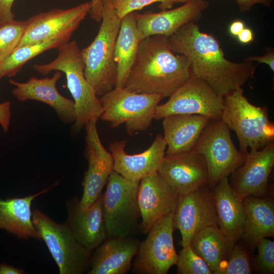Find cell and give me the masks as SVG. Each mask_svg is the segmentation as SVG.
Wrapping results in <instances>:
<instances>
[{
  "instance_id": "f1b7e54d",
  "label": "cell",
  "mask_w": 274,
  "mask_h": 274,
  "mask_svg": "<svg viewBox=\"0 0 274 274\" xmlns=\"http://www.w3.org/2000/svg\"><path fill=\"white\" fill-rule=\"evenodd\" d=\"M72 35V33H65L17 47L2 61L4 77L14 76L29 60L47 50L59 48L70 41Z\"/></svg>"
},
{
  "instance_id": "e0dca14e",
  "label": "cell",
  "mask_w": 274,
  "mask_h": 274,
  "mask_svg": "<svg viewBox=\"0 0 274 274\" xmlns=\"http://www.w3.org/2000/svg\"><path fill=\"white\" fill-rule=\"evenodd\" d=\"M274 165V142L260 150L251 149L244 164L231 174V187L241 196L262 197Z\"/></svg>"
},
{
  "instance_id": "9a60e30c",
  "label": "cell",
  "mask_w": 274,
  "mask_h": 274,
  "mask_svg": "<svg viewBox=\"0 0 274 274\" xmlns=\"http://www.w3.org/2000/svg\"><path fill=\"white\" fill-rule=\"evenodd\" d=\"M158 173L179 195L209 184L206 161L201 154L194 150L164 156Z\"/></svg>"
},
{
  "instance_id": "6da1fadb",
  "label": "cell",
  "mask_w": 274,
  "mask_h": 274,
  "mask_svg": "<svg viewBox=\"0 0 274 274\" xmlns=\"http://www.w3.org/2000/svg\"><path fill=\"white\" fill-rule=\"evenodd\" d=\"M168 41L174 53L188 60L191 77L205 81L222 97L245 85L253 77L258 64L227 60L218 40L201 32L195 22L182 26Z\"/></svg>"
},
{
  "instance_id": "5b68a950",
  "label": "cell",
  "mask_w": 274,
  "mask_h": 274,
  "mask_svg": "<svg viewBox=\"0 0 274 274\" xmlns=\"http://www.w3.org/2000/svg\"><path fill=\"white\" fill-rule=\"evenodd\" d=\"M221 119L237 136L239 151L246 154L251 149L260 150L274 141V125L266 107L251 104L242 87L223 97Z\"/></svg>"
},
{
  "instance_id": "52a82bcc",
  "label": "cell",
  "mask_w": 274,
  "mask_h": 274,
  "mask_svg": "<svg viewBox=\"0 0 274 274\" xmlns=\"http://www.w3.org/2000/svg\"><path fill=\"white\" fill-rule=\"evenodd\" d=\"M139 182L127 179L114 170L110 175L103 194L104 218L109 237H131L140 229Z\"/></svg>"
},
{
  "instance_id": "4dcf8cb0",
  "label": "cell",
  "mask_w": 274,
  "mask_h": 274,
  "mask_svg": "<svg viewBox=\"0 0 274 274\" xmlns=\"http://www.w3.org/2000/svg\"><path fill=\"white\" fill-rule=\"evenodd\" d=\"M182 248L178 254L176 264L178 273H212L206 262L193 251L190 245Z\"/></svg>"
},
{
  "instance_id": "836d02e7",
  "label": "cell",
  "mask_w": 274,
  "mask_h": 274,
  "mask_svg": "<svg viewBox=\"0 0 274 274\" xmlns=\"http://www.w3.org/2000/svg\"><path fill=\"white\" fill-rule=\"evenodd\" d=\"M256 247L258 255L257 267L259 272L266 274L274 273V242L264 238L260 240Z\"/></svg>"
},
{
  "instance_id": "f546056e",
  "label": "cell",
  "mask_w": 274,
  "mask_h": 274,
  "mask_svg": "<svg viewBox=\"0 0 274 274\" xmlns=\"http://www.w3.org/2000/svg\"><path fill=\"white\" fill-rule=\"evenodd\" d=\"M27 25V21L15 20L0 25V60L8 56L18 46Z\"/></svg>"
},
{
  "instance_id": "7bdbcfd3",
  "label": "cell",
  "mask_w": 274,
  "mask_h": 274,
  "mask_svg": "<svg viewBox=\"0 0 274 274\" xmlns=\"http://www.w3.org/2000/svg\"><path fill=\"white\" fill-rule=\"evenodd\" d=\"M2 61L3 60H0V81L1 79L4 77L3 71H2Z\"/></svg>"
},
{
  "instance_id": "b9f144b4",
  "label": "cell",
  "mask_w": 274,
  "mask_h": 274,
  "mask_svg": "<svg viewBox=\"0 0 274 274\" xmlns=\"http://www.w3.org/2000/svg\"><path fill=\"white\" fill-rule=\"evenodd\" d=\"M244 27V23L242 21L240 20L234 21L230 25L229 31L232 35L237 36L245 28Z\"/></svg>"
},
{
  "instance_id": "d4e9b609",
  "label": "cell",
  "mask_w": 274,
  "mask_h": 274,
  "mask_svg": "<svg viewBox=\"0 0 274 274\" xmlns=\"http://www.w3.org/2000/svg\"><path fill=\"white\" fill-rule=\"evenodd\" d=\"M245 210L243 238L251 248L263 238L274 236V203L271 199L247 196L244 199Z\"/></svg>"
},
{
  "instance_id": "9c48e42d",
  "label": "cell",
  "mask_w": 274,
  "mask_h": 274,
  "mask_svg": "<svg viewBox=\"0 0 274 274\" xmlns=\"http://www.w3.org/2000/svg\"><path fill=\"white\" fill-rule=\"evenodd\" d=\"M32 219L57 264L59 273H83L89 262L91 252L77 241L67 224L55 222L38 210L32 213Z\"/></svg>"
},
{
  "instance_id": "d590c367",
  "label": "cell",
  "mask_w": 274,
  "mask_h": 274,
  "mask_svg": "<svg viewBox=\"0 0 274 274\" xmlns=\"http://www.w3.org/2000/svg\"><path fill=\"white\" fill-rule=\"evenodd\" d=\"M15 0H0V25L14 20L12 11Z\"/></svg>"
},
{
  "instance_id": "30bf717a",
  "label": "cell",
  "mask_w": 274,
  "mask_h": 274,
  "mask_svg": "<svg viewBox=\"0 0 274 274\" xmlns=\"http://www.w3.org/2000/svg\"><path fill=\"white\" fill-rule=\"evenodd\" d=\"M223 103V97L205 81L190 77L165 103L157 106L154 119L178 114L198 115L211 120L220 119Z\"/></svg>"
},
{
  "instance_id": "7402d4cb",
  "label": "cell",
  "mask_w": 274,
  "mask_h": 274,
  "mask_svg": "<svg viewBox=\"0 0 274 274\" xmlns=\"http://www.w3.org/2000/svg\"><path fill=\"white\" fill-rule=\"evenodd\" d=\"M77 241L91 252L107 236L103 213V194L91 206L81 209L78 202L72 203L66 223Z\"/></svg>"
},
{
  "instance_id": "1f68e13d",
  "label": "cell",
  "mask_w": 274,
  "mask_h": 274,
  "mask_svg": "<svg viewBox=\"0 0 274 274\" xmlns=\"http://www.w3.org/2000/svg\"><path fill=\"white\" fill-rule=\"evenodd\" d=\"M252 272L246 249L240 243L234 244L226 266L218 274H249Z\"/></svg>"
},
{
  "instance_id": "603a6c76",
  "label": "cell",
  "mask_w": 274,
  "mask_h": 274,
  "mask_svg": "<svg viewBox=\"0 0 274 274\" xmlns=\"http://www.w3.org/2000/svg\"><path fill=\"white\" fill-rule=\"evenodd\" d=\"M139 241L131 237H109L98 246L91 260L89 274H125L132 267Z\"/></svg>"
},
{
  "instance_id": "ee69618b",
  "label": "cell",
  "mask_w": 274,
  "mask_h": 274,
  "mask_svg": "<svg viewBox=\"0 0 274 274\" xmlns=\"http://www.w3.org/2000/svg\"><path fill=\"white\" fill-rule=\"evenodd\" d=\"M179 2V3H185L187 2L188 0H177Z\"/></svg>"
},
{
  "instance_id": "484cf974",
  "label": "cell",
  "mask_w": 274,
  "mask_h": 274,
  "mask_svg": "<svg viewBox=\"0 0 274 274\" xmlns=\"http://www.w3.org/2000/svg\"><path fill=\"white\" fill-rule=\"evenodd\" d=\"M50 188L25 197L0 199V229L20 238L41 239L32 222L31 205L36 197Z\"/></svg>"
},
{
  "instance_id": "ba28073f",
  "label": "cell",
  "mask_w": 274,
  "mask_h": 274,
  "mask_svg": "<svg viewBox=\"0 0 274 274\" xmlns=\"http://www.w3.org/2000/svg\"><path fill=\"white\" fill-rule=\"evenodd\" d=\"M192 150L204 157L209 170L208 186L213 188L242 166L246 158V154L234 146L230 130L221 119H210Z\"/></svg>"
},
{
  "instance_id": "d6986e66",
  "label": "cell",
  "mask_w": 274,
  "mask_h": 274,
  "mask_svg": "<svg viewBox=\"0 0 274 274\" xmlns=\"http://www.w3.org/2000/svg\"><path fill=\"white\" fill-rule=\"evenodd\" d=\"M126 141L111 143L109 150L114 160V171L133 181L158 172L164 157L166 143L161 134L156 136L151 146L142 153L128 154L125 150Z\"/></svg>"
},
{
  "instance_id": "277c9868",
  "label": "cell",
  "mask_w": 274,
  "mask_h": 274,
  "mask_svg": "<svg viewBox=\"0 0 274 274\" xmlns=\"http://www.w3.org/2000/svg\"><path fill=\"white\" fill-rule=\"evenodd\" d=\"M101 24L93 41L81 50L84 63V75L101 96L115 87L117 77L114 48L120 19L110 0H102Z\"/></svg>"
},
{
  "instance_id": "ab89813d",
  "label": "cell",
  "mask_w": 274,
  "mask_h": 274,
  "mask_svg": "<svg viewBox=\"0 0 274 274\" xmlns=\"http://www.w3.org/2000/svg\"><path fill=\"white\" fill-rule=\"evenodd\" d=\"M239 41L243 44H248L253 40L252 31L248 28H244L237 36Z\"/></svg>"
},
{
  "instance_id": "44dd1931",
  "label": "cell",
  "mask_w": 274,
  "mask_h": 274,
  "mask_svg": "<svg viewBox=\"0 0 274 274\" xmlns=\"http://www.w3.org/2000/svg\"><path fill=\"white\" fill-rule=\"evenodd\" d=\"M218 226L236 243L242 238L245 221L244 198L230 186L228 177L220 180L212 190Z\"/></svg>"
},
{
  "instance_id": "4316f807",
  "label": "cell",
  "mask_w": 274,
  "mask_h": 274,
  "mask_svg": "<svg viewBox=\"0 0 274 274\" xmlns=\"http://www.w3.org/2000/svg\"><path fill=\"white\" fill-rule=\"evenodd\" d=\"M143 39L134 12L120 19L114 48V60L117 67L115 87H124Z\"/></svg>"
},
{
  "instance_id": "7c38bea8",
  "label": "cell",
  "mask_w": 274,
  "mask_h": 274,
  "mask_svg": "<svg viewBox=\"0 0 274 274\" xmlns=\"http://www.w3.org/2000/svg\"><path fill=\"white\" fill-rule=\"evenodd\" d=\"M173 222L174 228L180 232L182 247L189 245L193 236L202 229L218 226L213 192L208 186L179 195Z\"/></svg>"
},
{
  "instance_id": "2e32d148",
  "label": "cell",
  "mask_w": 274,
  "mask_h": 274,
  "mask_svg": "<svg viewBox=\"0 0 274 274\" xmlns=\"http://www.w3.org/2000/svg\"><path fill=\"white\" fill-rule=\"evenodd\" d=\"M179 196L158 172L142 179L138 191L142 232L147 233L158 220L174 213Z\"/></svg>"
},
{
  "instance_id": "8d00e7d4",
  "label": "cell",
  "mask_w": 274,
  "mask_h": 274,
  "mask_svg": "<svg viewBox=\"0 0 274 274\" xmlns=\"http://www.w3.org/2000/svg\"><path fill=\"white\" fill-rule=\"evenodd\" d=\"M272 0H235L242 12L249 11L255 4H261L266 7L270 6Z\"/></svg>"
},
{
  "instance_id": "7a4b0ae2",
  "label": "cell",
  "mask_w": 274,
  "mask_h": 274,
  "mask_svg": "<svg viewBox=\"0 0 274 274\" xmlns=\"http://www.w3.org/2000/svg\"><path fill=\"white\" fill-rule=\"evenodd\" d=\"M190 77L188 60L171 50L168 37L152 36L141 41L124 87L164 98L170 96Z\"/></svg>"
},
{
  "instance_id": "ffe728a7",
  "label": "cell",
  "mask_w": 274,
  "mask_h": 274,
  "mask_svg": "<svg viewBox=\"0 0 274 274\" xmlns=\"http://www.w3.org/2000/svg\"><path fill=\"white\" fill-rule=\"evenodd\" d=\"M61 76V73L56 71L51 77L40 79L32 77L25 82L11 79L9 82L14 87L12 93L18 100L44 102L54 109L63 122L74 123L76 119L74 102L62 95L56 87Z\"/></svg>"
},
{
  "instance_id": "5bb4252c",
  "label": "cell",
  "mask_w": 274,
  "mask_h": 274,
  "mask_svg": "<svg viewBox=\"0 0 274 274\" xmlns=\"http://www.w3.org/2000/svg\"><path fill=\"white\" fill-rule=\"evenodd\" d=\"M91 7L89 2L69 9H55L32 16L27 20L26 29L18 47L65 33L73 34L89 14Z\"/></svg>"
},
{
  "instance_id": "3957f363",
  "label": "cell",
  "mask_w": 274,
  "mask_h": 274,
  "mask_svg": "<svg viewBox=\"0 0 274 274\" xmlns=\"http://www.w3.org/2000/svg\"><path fill=\"white\" fill-rule=\"evenodd\" d=\"M57 49L58 53L54 59L47 63L35 64L33 68L44 75L52 71L65 74L76 111L73 129L79 132L90 120H97L100 118L102 113L101 104L95 89L85 77L84 63L77 42L68 41Z\"/></svg>"
},
{
  "instance_id": "8992f818",
  "label": "cell",
  "mask_w": 274,
  "mask_h": 274,
  "mask_svg": "<svg viewBox=\"0 0 274 274\" xmlns=\"http://www.w3.org/2000/svg\"><path fill=\"white\" fill-rule=\"evenodd\" d=\"M163 98L158 94L136 93L124 87H115L100 96L102 113L100 118L112 127L125 124L128 134H133L150 126Z\"/></svg>"
},
{
  "instance_id": "f35d334b",
  "label": "cell",
  "mask_w": 274,
  "mask_h": 274,
  "mask_svg": "<svg viewBox=\"0 0 274 274\" xmlns=\"http://www.w3.org/2000/svg\"><path fill=\"white\" fill-rule=\"evenodd\" d=\"M91 7L89 12L90 17L96 22L101 21L103 10L102 0H91Z\"/></svg>"
},
{
  "instance_id": "e575fe53",
  "label": "cell",
  "mask_w": 274,
  "mask_h": 274,
  "mask_svg": "<svg viewBox=\"0 0 274 274\" xmlns=\"http://www.w3.org/2000/svg\"><path fill=\"white\" fill-rule=\"evenodd\" d=\"M11 119V104L10 101L0 103V126L5 132L8 131Z\"/></svg>"
},
{
  "instance_id": "f6af8a7d",
  "label": "cell",
  "mask_w": 274,
  "mask_h": 274,
  "mask_svg": "<svg viewBox=\"0 0 274 274\" xmlns=\"http://www.w3.org/2000/svg\"><path fill=\"white\" fill-rule=\"evenodd\" d=\"M111 1H112V0H111Z\"/></svg>"
},
{
  "instance_id": "60d3db41",
  "label": "cell",
  "mask_w": 274,
  "mask_h": 274,
  "mask_svg": "<svg viewBox=\"0 0 274 274\" xmlns=\"http://www.w3.org/2000/svg\"><path fill=\"white\" fill-rule=\"evenodd\" d=\"M23 271L19 268L5 264H0V274H21Z\"/></svg>"
},
{
  "instance_id": "ac0fdd59",
  "label": "cell",
  "mask_w": 274,
  "mask_h": 274,
  "mask_svg": "<svg viewBox=\"0 0 274 274\" xmlns=\"http://www.w3.org/2000/svg\"><path fill=\"white\" fill-rule=\"evenodd\" d=\"M208 6L206 0H188L174 9L134 15L143 39L156 35L168 38L185 24L198 20Z\"/></svg>"
},
{
  "instance_id": "d6a6232c",
  "label": "cell",
  "mask_w": 274,
  "mask_h": 274,
  "mask_svg": "<svg viewBox=\"0 0 274 274\" xmlns=\"http://www.w3.org/2000/svg\"><path fill=\"white\" fill-rule=\"evenodd\" d=\"M111 2L120 19L155 3H160L158 7L161 11L170 9L174 4L179 3L177 0H112Z\"/></svg>"
},
{
  "instance_id": "74e56055",
  "label": "cell",
  "mask_w": 274,
  "mask_h": 274,
  "mask_svg": "<svg viewBox=\"0 0 274 274\" xmlns=\"http://www.w3.org/2000/svg\"><path fill=\"white\" fill-rule=\"evenodd\" d=\"M244 60L247 61H256L258 63H265L269 66L271 71H274V51L273 50L267 51L264 56L250 57Z\"/></svg>"
},
{
  "instance_id": "cb8c5ba5",
  "label": "cell",
  "mask_w": 274,
  "mask_h": 274,
  "mask_svg": "<svg viewBox=\"0 0 274 274\" xmlns=\"http://www.w3.org/2000/svg\"><path fill=\"white\" fill-rule=\"evenodd\" d=\"M210 119L198 115H172L163 118L166 155L191 151Z\"/></svg>"
},
{
  "instance_id": "83f0119b",
  "label": "cell",
  "mask_w": 274,
  "mask_h": 274,
  "mask_svg": "<svg viewBox=\"0 0 274 274\" xmlns=\"http://www.w3.org/2000/svg\"><path fill=\"white\" fill-rule=\"evenodd\" d=\"M235 243L230 240L218 226L205 227L192 237L190 246L207 264L212 273H218L228 260Z\"/></svg>"
},
{
  "instance_id": "8fae6325",
  "label": "cell",
  "mask_w": 274,
  "mask_h": 274,
  "mask_svg": "<svg viewBox=\"0 0 274 274\" xmlns=\"http://www.w3.org/2000/svg\"><path fill=\"white\" fill-rule=\"evenodd\" d=\"M173 213L158 220L140 243L132 271L140 274H165L178 261L173 241Z\"/></svg>"
},
{
  "instance_id": "4fadbf2b",
  "label": "cell",
  "mask_w": 274,
  "mask_h": 274,
  "mask_svg": "<svg viewBox=\"0 0 274 274\" xmlns=\"http://www.w3.org/2000/svg\"><path fill=\"white\" fill-rule=\"evenodd\" d=\"M97 120L92 119L85 125V155L88 167L82 182L83 194L78 201L80 208L86 209L101 194L108 178L114 170V160L110 152L102 145L97 131Z\"/></svg>"
}]
</instances>
